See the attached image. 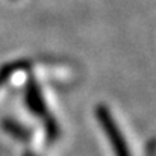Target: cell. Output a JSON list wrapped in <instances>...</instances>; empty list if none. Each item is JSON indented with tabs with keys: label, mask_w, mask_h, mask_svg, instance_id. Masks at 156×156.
<instances>
[{
	"label": "cell",
	"mask_w": 156,
	"mask_h": 156,
	"mask_svg": "<svg viewBox=\"0 0 156 156\" xmlns=\"http://www.w3.org/2000/svg\"><path fill=\"white\" fill-rule=\"evenodd\" d=\"M96 117H97L100 127L103 129L105 135L108 136V140L111 143L114 156H132L130 149L126 143V138H124L123 132L120 130L118 124L115 123L109 108L103 103L97 105L96 106Z\"/></svg>",
	"instance_id": "cell-1"
},
{
	"label": "cell",
	"mask_w": 156,
	"mask_h": 156,
	"mask_svg": "<svg viewBox=\"0 0 156 156\" xmlns=\"http://www.w3.org/2000/svg\"><path fill=\"white\" fill-rule=\"evenodd\" d=\"M26 105L29 108V111L35 115H38L41 120H44L46 117L50 115L49 109H47V105L46 100L43 97V93H41V88L38 87V83L35 82V79H29L27 82V87H26Z\"/></svg>",
	"instance_id": "cell-2"
},
{
	"label": "cell",
	"mask_w": 156,
	"mask_h": 156,
	"mask_svg": "<svg viewBox=\"0 0 156 156\" xmlns=\"http://www.w3.org/2000/svg\"><path fill=\"white\" fill-rule=\"evenodd\" d=\"M2 129L5 133H8L9 136H12L14 140L17 141H21V143H27L30 138H32V132L29 130V127H26L24 124H21L20 121L14 120V118H3L2 123H0Z\"/></svg>",
	"instance_id": "cell-3"
},
{
	"label": "cell",
	"mask_w": 156,
	"mask_h": 156,
	"mask_svg": "<svg viewBox=\"0 0 156 156\" xmlns=\"http://www.w3.org/2000/svg\"><path fill=\"white\" fill-rule=\"evenodd\" d=\"M43 123H44V130H46V136H47L49 143L56 141L61 136V126H59L58 120L50 114L49 117H46L43 120Z\"/></svg>",
	"instance_id": "cell-4"
},
{
	"label": "cell",
	"mask_w": 156,
	"mask_h": 156,
	"mask_svg": "<svg viewBox=\"0 0 156 156\" xmlns=\"http://www.w3.org/2000/svg\"><path fill=\"white\" fill-rule=\"evenodd\" d=\"M24 65H26V62H23V61H17V62H11V64L3 65V67L0 68V88L5 85V82H6L15 71H18V70L23 68Z\"/></svg>",
	"instance_id": "cell-5"
},
{
	"label": "cell",
	"mask_w": 156,
	"mask_h": 156,
	"mask_svg": "<svg viewBox=\"0 0 156 156\" xmlns=\"http://www.w3.org/2000/svg\"><path fill=\"white\" fill-rule=\"evenodd\" d=\"M23 156H40V155H37V153H34V152H30V150H26V152L23 153Z\"/></svg>",
	"instance_id": "cell-6"
}]
</instances>
